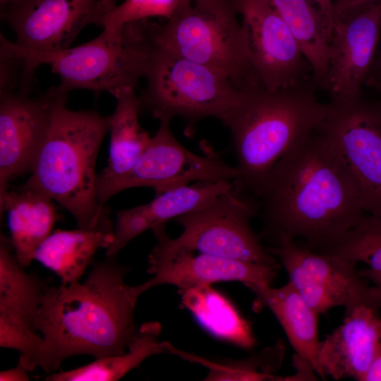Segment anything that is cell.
I'll return each mask as SVG.
<instances>
[{
	"mask_svg": "<svg viewBox=\"0 0 381 381\" xmlns=\"http://www.w3.org/2000/svg\"><path fill=\"white\" fill-rule=\"evenodd\" d=\"M131 270L107 256L92 263L82 283L46 286L33 322L44 339L40 367L52 373L71 356L99 358L126 351L138 332L134 310L144 293L140 284L125 282Z\"/></svg>",
	"mask_w": 381,
	"mask_h": 381,
	"instance_id": "2",
	"label": "cell"
},
{
	"mask_svg": "<svg viewBox=\"0 0 381 381\" xmlns=\"http://www.w3.org/2000/svg\"><path fill=\"white\" fill-rule=\"evenodd\" d=\"M179 293L183 306L212 334L245 349L254 346L255 339L248 321L211 285L198 286Z\"/></svg>",
	"mask_w": 381,
	"mask_h": 381,
	"instance_id": "25",
	"label": "cell"
},
{
	"mask_svg": "<svg viewBox=\"0 0 381 381\" xmlns=\"http://www.w3.org/2000/svg\"><path fill=\"white\" fill-rule=\"evenodd\" d=\"M362 381H381V346Z\"/></svg>",
	"mask_w": 381,
	"mask_h": 381,
	"instance_id": "34",
	"label": "cell"
},
{
	"mask_svg": "<svg viewBox=\"0 0 381 381\" xmlns=\"http://www.w3.org/2000/svg\"><path fill=\"white\" fill-rule=\"evenodd\" d=\"M162 325L157 321L143 323L126 351L120 355L95 358L87 365L66 371L54 373L47 381H116L138 367L147 358L169 353L168 341H160Z\"/></svg>",
	"mask_w": 381,
	"mask_h": 381,
	"instance_id": "24",
	"label": "cell"
},
{
	"mask_svg": "<svg viewBox=\"0 0 381 381\" xmlns=\"http://www.w3.org/2000/svg\"><path fill=\"white\" fill-rule=\"evenodd\" d=\"M249 37L252 76L267 89L309 78L310 65L284 20L267 0H237Z\"/></svg>",
	"mask_w": 381,
	"mask_h": 381,
	"instance_id": "13",
	"label": "cell"
},
{
	"mask_svg": "<svg viewBox=\"0 0 381 381\" xmlns=\"http://www.w3.org/2000/svg\"><path fill=\"white\" fill-rule=\"evenodd\" d=\"M320 126L294 143L255 195L264 234L324 253L367 214L358 188Z\"/></svg>",
	"mask_w": 381,
	"mask_h": 381,
	"instance_id": "1",
	"label": "cell"
},
{
	"mask_svg": "<svg viewBox=\"0 0 381 381\" xmlns=\"http://www.w3.org/2000/svg\"><path fill=\"white\" fill-rule=\"evenodd\" d=\"M170 345V354L176 355L186 361L207 368L208 373L204 380H303V376L299 373L298 375L286 377L274 374L280 368L284 358V348L281 344L266 348L259 353L247 358L221 362L211 361L179 350L171 344Z\"/></svg>",
	"mask_w": 381,
	"mask_h": 381,
	"instance_id": "27",
	"label": "cell"
},
{
	"mask_svg": "<svg viewBox=\"0 0 381 381\" xmlns=\"http://www.w3.org/2000/svg\"><path fill=\"white\" fill-rule=\"evenodd\" d=\"M381 34L378 3L334 22L327 71L321 89L329 101L362 96L363 86L377 53Z\"/></svg>",
	"mask_w": 381,
	"mask_h": 381,
	"instance_id": "15",
	"label": "cell"
},
{
	"mask_svg": "<svg viewBox=\"0 0 381 381\" xmlns=\"http://www.w3.org/2000/svg\"><path fill=\"white\" fill-rule=\"evenodd\" d=\"M298 42L321 89L327 67L332 26L310 0H267Z\"/></svg>",
	"mask_w": 381,
	"mask_h": 381,
	"instance_id": "23",
	"label": "cell"
},
{
	"mask_svg": "<svg viewBox=\"0 0 381 381\" xmlns=\"http://www.w3.org/2000/svg\"><path fill=\"white\" fill-rule=\"evenodd\" d=\"M322 253L338 256L367 267L360 274L381 288V217L365 214L337 243Z\"/></svg>",
	"mask_w": 381,
	"mask_h": 381,
	"instance_id": "28",
	"label": "cell"
},
{
	"mask_svg": "<svg viewBox=\"0 0 381 381\" xmlns=\"http://www.w3.org/2000/svg\"><path fill=\"white\" fill-rule=\"evenodd\" d=\"M28 370L20 364H18L16 368L2 370L0 372L1 381H28L30 377Z\"/></svg>",
	"mask_w": 381,
	"mask_h": 381,
	"instance_id": "33",
	"label": "cell"
},
{
	"mask_svg": "<svg viewBox=\"0 0 381 381\" xmlns=\"http://www.w3.org/2000/svg\"><path fill=\"white\" fill-rule=\"evenodd\" d=\"M0 47L23 59L28 75L46 64L59 75V86L69 93L84 89L112 95L126 88L135 89L145 77L150 44L142 24L126 25L121 35L103 32L81 45L44 52L28 49L8 40L1 33Z\"/></svg>",
	"mask_w": 381,
	"mask_h": 381,
	"instance_id": "6",
	"label": "cell"
},
{
	"mask_svg": "<svg viewBox=\"0 0 381 381\" xmlns=\"http://www.w3.org/2000/svg\"><path fill=\"white\" fill-rule=\"evenodd\" d=\"M53 201L25 183L8 190L0 200L1 216L7 214L10 238L18 261L23 267L34 260L36 250L60 218Z\"/></svg>",
	"mask_w": 381,
	"mask_h": 381,
	"instance_id": "19",
	"label": "cell"
},
{
	"mask_svg": "<svg viewBox=\"0 0 381 381\" xmlns=\"http://www.w3.org/2000/svg\"><path fill=\"white\" fill-rule=\"evenodd\" d=\"M275 244L270 252L280 260L289 282L318 315L337 306H380L375 286L367 284L356 264L315 252L291 238H280Z\"/></svg>",
	"mask_w": 381,
	"mask_h": 381,
	"instance_id": "11",
	"label": "cell"
},
{
	"mask_svg": "<svg viewBox=\"0 0 381 381\" xmlns=\"http://www.w3.org/2000/svg\"><path fill=\"white\" fill-rule=\"evenodd\" d=\"M47 285L25 270L18 261L10 237L1 234L0 313L23 319L33 328Z\"/></svg>",
	"mask_w": 381,
	"mask_h": 381,
	"instance_id": "26",
	"label": "cell"
},
{
	"mask_svg": "<svg viewBox=\"0 0 381 381\" xmlns=\"http://www.w3.org/2000/svg\"><path fill=\"white\" fill-rule=\"evenodd\" d=\"M320 126L353 179L367 214L381 217V102L329 101Z\"/></svg>",
	"mask_w": 381,
	"mask_h": 381,
	"instance_id": "9",
	"label": "cell"
},
{
	"mask_svg": "<svg viewBox=\"0 0 381 381\" xmlns=\"http://www.w3.org/2000/svg\"><path fill=\"white\" fill-rule=\"evenodd\" d=\"M259 212L258 200L235 183L202 206L175 218L183 228L177 238H170L164 225L152 229L157 243L151 251L197 252L278 268L274 255L250 226Z\"/></svg>",
	"mask_w": 381,
	"mask_h": 381,
	"instance_id": "7",
	"label": "cell"
},
{
	"mask_svg": "<svg viewBox=\"0 0 381 381\" xmlns=\"http://www.w3.org/2000/svg\"><path fill=\"white\" fill-rule=\"evenodd\" d=\"M192 1V0H183V7L185 6H186L187 4H188L189 3H190Z\"/></svg>",
	"mask_w": 381,
	"mask_h": 381,
	"instance_id": "38",
	"label": "cell"
},
{
	"mask_svg": "<svg viewBox=\"0 0 381 381\" xmlns=\"http://www.w3.org/2000/svg\"><path fill=\"white\" fill-rule=\"evenodd\" d=\"M239 17L237 0H192L164 24L147 19L143 25L152 44L218 71L241 89L255 83Z\"/></svg>",
	"mask_w": 381,
	"mask_h": 381,
	"instance_id": "5",
	"label": "cell"
},
{
	"mask_svg": "<svg viewBox=\"0 0 381 381\" xmlns=\"http://www.w3.org/2000/svg\"><path fill=\"white\" fill-rule=\"evenodd\" d=\"M19 0H0L1 6H7L9 4H13Z\"/></svg>",
	"mask_w": 381,
	"mask_h": 381,
	"instance_id": "36",
	"label": "cell"
},
{
	"mask_svg": "<svg viewBox=\"0 0 381 381\" xmlns=\"http://www.w3.org/2000/svg\"><path fill=\"white\" fill-rule=\"evenodd\" d=\"M42 336L26 320L0 313V346L19 352L18 363L28 372L40 367Z\"/></svg>",
	"mask_w": 381,
	"mask_h": 381,
	"instance_id": "30",
	"label": "cell"
},
{
	"mask_svg": "<svg viewBox=\"0 0 381 381\" xmlns=\"http://www.w3.org/2000/svg\"><path fill=\"white\" fill-rule=\"evenodd\" d=\"M113 96L116 103L114 113L110 115L108 164L97 176V197L129 172L152 138L140 123L138 113L141 105L135 89H121Z\"/></svg>",
	"mask_w": 381,
	"mask_h": 381,
	"instance_id": "20",
	"label": "cell"
},
{
	"mask_svg": "<svg viewBox=\"0 0 381 381\" xmlns=\"http://www.w3.org/2000/svg\"><path fill=\"white\" fill-rule=\"evenodd\" d=\"M381 95V94H380Z\"/></svg>",
	"mask_w": 381,
	"mask_h": 381,
	"instance_id": "40",
	"label": "cell"
},
{
	"mask_svg": "<svg viewBox=\"0 0 381 381\" xmlns=\"http://www.w3.org/2000/svg\"><path fill=\"white\" fill-rule=\"evenodd\" d=\"M67 97L56 104L50 128L25 184L51 198L75 219L78 228L113 232L109 210L97 197L95 164L110 115L73 111Z\"/></svg>",
	"mask_w": 381,
	"mask_h": 381,
	"instance_id": "4",
	"label": "cell"
},
{
	"mask_svg": "<svg viewBox=\"0 0 381 381\" xmlns=\"http://www.w3.org/2000/svg\"><path fill=\"white\" fill-rule=\"evenodd\" d=\"M113 232L56 229L45 238L34 254V260L58 275L64 284L79 282L96 250L107 248Z\"/></svg>",
	"mask_w": 381,
	"mask_h": 381,
	"instance_id": "22",
	"label": "cell"
},
{
	"mask_svg": "<svg viewBox=\"0 0 381 381\" xmlns=\"http://www.w3.org/2000/svg\"><path fill=\"white\" fill-rule=\"evenodd\" d=\"M234 181H198L156 195L150 202L118 211L114 225L113 241L106 256L116 257L132 239L144 231L194 210L220 193L232 188Z\"/></svg>",
	"mask_w": 381,
	"mask_h": 381,
	"instance_id": "18",
	"label": "cell"
},
{
	"mask_svg": "<svg viewBox=\"0 0 381 381\" xmlns=\"http://www.w3.org/2000/svg\"><path fill=\"white\" fill-rule=\"evenodd\" d=\"M171 121H159V128L133 168L97 195L102 205L116 193L135 187H150L156 195L192 181H236V167L226 163L219 153L207 150L203 156L186 149L172 133Z\"/></svg>",
	"mask_w": 381,
	"mask_h": 381,
	"instance_id": "10",
	"label": "cell"
},
{
	"mask_svg": "<svg viewBox=\"0 0 381 381\" xmlns=\"http://www.w3.org/2000/svg\"><path fill=\"white\" fill-rule=\"evenodd\" d=\"M249 289L256 295L257 304L268 307L274 313L296 356L310 363L321 376L318 362L319 315L303 301L289 282L279 288L256 285Z\"/></svg>",
	"mask_w": 381,
	"mask_h": 381,
	"instance_id": "21",
	"label": "cell"
},
{
	"mask_svg": "<svg viewBox=\"0 0 381 381\" xmlns=\"http://www.w3.org/2000/svg\"><path fill=\"white\" fill-rule=\"evenodd\" d=\"M379 0H335L332 10L333 22L356 14Z\"/></svg>",
	"mask_w": 381,
	"mask_h": 381,
	"instance_id": "31",
	"label": "cell"
},
{
	"mask_svg": "<svg viewBox=\"0 0 381 381\" xmlns=\"http://www.w3.org/2000/svg\"><path fill=\"white\" fill-rule=\"evenodd\" d=\"M380 310V306L372 304L346 308L341 325L320 341L321 377L362 381L381 346Z\"/></svg>",
	"mask_w": 381,
	"mask_h": 381,
	"instance_id": "17",
	"label": "cell"
},
{
	"mask_svg": "<svg viewBox=\"0 0 381 381\" xmlns=\"http://www.w3.org/2000/svg\"><path fill=\"white\" fill-rule=\"evenodd\" d=\"M365 85L375 89L381 94V50L377 51Z\"/></svg>",
	"mask_w": 381,
	"mask_h": 381,
	"instance_id": "32",
	"label": "cell"
},
{
	"mask_svg": "<svg viewBox=\"0 0 381 381\" xmlns=\"http://www.w3.org/2000/svg\"><path fill=\"white\" fill-rule=\"evenodd\" d=\"M68 95L59 85L39 97L18 92L0 94V200L13 178L30 173L54 107Z\"/></svg>",
	"mask_w": 381,
	"mask_h": 381,
	"instance_id": "14",
	"label": "cell"
},
{
	"mask_svg": "<svg viewBox=\"0 0 381 381\" xmlns=\"http://www.w3.org/2000/svg\"><path fill=\"white\" fill-rule=\"evenodd\" d=\"M377 3H378V5H379L380 8V11H381V0H379V1H377Z\"/></svg>",
	"mask_w": 381,
	"mask_h": 381,
	"instance_id": "39",
	"label": "cell"
},
{
	"mask_svg": "<svg viewBox=\"0 0 381 381\" xmlns=\"http://www.w3.org/2000/svg\"><path fill=\"white\" fill-rule=\"evenodd\" d=\"M183 8V0H125L107 14L102 28L111 35H121L129 23L153 17L169 20Z\"/></svg>",
	"mask_w": 381,
	"mask_h": 381,
	"instance_id": "29",
	"label": "cell"
},
{
	"mask_svg": "<svg viewBox=\"0 0 381 381\" xmlns=\"http://www.w3.org/2000/svg\"><path fill=\"white\" fill-rule=\"evenodd\" d=\"M149 44L141 107L159 121L181 117L189 131L206 118L222 121L237 102L240 89L208 66Z\"/></svg>",
	"mask_w": 381,
	"mask_h": 381,
	"instance_id": "8",
	"label": "cell"
},
{
	"mask_svg": "<svg viewBox=\"0 0 381 381\" xmlns=\"http://www.w3.org/2000/svg\"><path fill=\"white\" fill-rule=\"evenodd\" d=\"M148 262L147 272L153 277L140 284L144 292L160 284L174 285L179 292L229 281L240 282L248 288L271 285L278 269L197 252L166 255L151 251Z\"/></svg>",
	"mask_w": 381,
	"mask_h": 381,
	"instance_id": "16",
	"label": "cell"
},
{
	"mask_svg": "<svg viewBox=\"0 0 381 381\" xmlns=\"http://www.w3.org/2000/svg\"><path fill=\"white\" fill-rule=\"evenodd\" d=\"M325 17L333 28L332 10L335 0H310Z\"/></svg>",
	"mask_w": 381,
	"mask_h": 381,
	"instance_id": "35",
	"label": "cell"
},
{
	"mask_svg": "<svg viewBox=\"0 0 381 381\" xmlns=\"http://www.w3.org/2000/svg\"><path fill=\"white\" fill-rule=\"evenodd\" d=\"M116 0H19L8 5L2 19L13 30L16 43L37 52L70 47L87 25L103 27Z\"/></svg>",
	"mask_w": 381,
	"mask_h": 381,
	"instance_id": "12",
	"label": "cell"
},
{
	"mask_svg": "<svg viewBox=\"0 0 381 381\" xmlns=\"http://www.w3.org/2000/svg\"><path fill=\"white\" fill-rule=\"evenodd\" d=\"M311 76L277 90L253 84L240 89L222 121L229 130L241 173L236 184L255 197L275 163L296 141L316 129L329 111Z\"/></svg>",
	"mask_w": 381,
	"mask_h": 381,
	"instance_id": "3",
	"label": "cell"
},
{
	"mask_svg": "<svg viewBox=\"0 0 381 381\" xmlns=\"http://www.w3.org/2000/svg\"><path fill=\"white\" fill-rule=\"evenodd\" d=\"M375 288H376V290H377V295L379 296V299H380V306H381V288H379V287H377V286H375Z\"/></svg>",
	"mask_w": 381,
	"mask_h": 381,
	"instance_id": "37",
	"label": "cell"
}]
</instances>
